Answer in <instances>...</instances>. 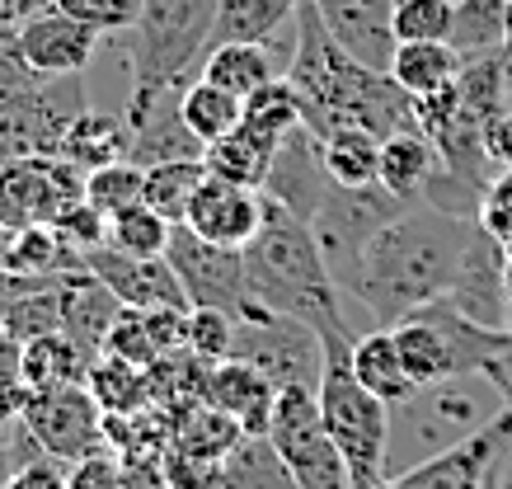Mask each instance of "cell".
Returning <instances> with one entry per match:
<instances>
[{"label": "cell", "mask_w": 512, "mask_h": 489, "mask_svg": "<svg viewBox=\"0 0 512 489\" xmlns=\"http://www.w3.org/2000/svg\"><path fill=\"white\" fill-rule=\"evenodd\" d=\"M475 231H480V217L437 203H409L390 226L372 236L353 287H348V301H362L376 330H390L395 320L433 306L456 287Z\"/></svg>", "instance_id": "cell-1"}, {"label": "cell", "mask_w": 512, "mask_h": 489, "mask_svg": "<svg viewBox=\"0 0 512 489\" xmlns=\"http://www.w3.org/2000/svg\"><path fill=\"white\" fill-rule=\"evenodd\" d=\"M282 80L296 90L301 123L315 137H329L339 127H362L386 142L395 132L419 127L414 99L390 80V71L362 66L353 52L339 48V38L325 29L315 0H301V10H296V52Z\"/></svg>", "instance_id": "cell-2"}, {"label": "cell", "mask_w": 512, "mask_h": 489, "mask_svg": "<svg viewBox=\"0 0 512 489\" xmlns=\"http://www.w3.org/2000/svg\"><path fill=\"white\" fill-rule=\"evenodd\" d=\"M245 278H249V301H259V306H268V311H278L287 320H301L306 330L320 334V344L357 339V330L343 316L348 292L329 273L311 226L292 217L273 198L264 207L259 236L245 245Z\"/></svg>", "instance_id": "cell-3"}, {"label": "cell", "mask_w": 512, "mask_h": 489, "mask_svg": "<svg viewBox=\"0 0 512 489\" xmlns=\"http://www.w3.org/2000/svg\"><path fill=\"white\" fill-rule=\"evenodd\" d=\"M217 0H141L137 24L127 29L132 95L123 118L151 109L156 99L184 85V71L212 48Z\"/></svg>", "instance_id": "cell-4"}, {"label": "cell", "mask_w": 512, "mask_h": 489, "mask_svg": "<svg viewBox=\"0 0 512 489\" xmlns=\"http://www.w3.org/2000/svg\"><path fill=\"white\" fill-rule=\"evenodd\" d=\"M353 339L325 344V372H320V414L343 466L353 475V489H381L390 480V433H395V410L381 395H372L348 367Z\"/></svg>", "instance_id": "cell-5"}, {"label": "cell", "mask_w": 512, "mask_h": 489, "mask_svg": "<svg viewBox=\"0 0 512 489\" xmlns=\"http://www.w3.org/2000/svg\"><path fill=\"white\" fill-rule=\"evenodd\" d=\"M390 334H395V348H400L409 381L419 391H428V386H447V381L484 377V367H489V358L498 353L508 330H489L480 320L461 316L442 297L433 306L414 311V316L395 320Z\"/></svg>", "instance_id": "cell-6"}, {"label": "cell", "mask_w": 512, "mask_h": 489, "mask_svg": "<svg viewBox=\"0 0 512 489\" xmlns=\"http://www.w3.org/2000/svg\"><path fill=\"white\" fill-rule=\"evenodd\" d=\"M268 438L278 447L282 466L292 471L296 489H353V475L325 428L315 386H282L268 419Z\"/></svg>", "instance_id": "cell-7"}, {"label": "cell", "mask_w": 512, "mask_h": 489, "mask_svg": "<svg viewBox=\"0 0 512 489\" xmlns=\"http://www.w3.org/2000/svg\"><path fill=\"white\" fill-rule=\"evenodd\" d=\"M404 207L409 203H400V198L386 193L381 184H367V189H339V184H329L325 203H320V212L311 217V236L343 292L353 287L357 264H362L372 236L400 217Z\"/></svg>", "instance_id": "cell-8"}, {"label": "cell", "mask_w": 512, "mask_h": 489, "mask_svg": "<svg viewBox=\"0 0 512 489\" xmlns=\"http://www.w3.org/2000/svg\"><path fill=\"white\" fill-rule=\"evenodd\" d=\"M231 358L259 367L278 386H320V372H325V344H320V334L306 330L301 320H287L278 311H268L259 301H249L245 311L235 316Z\"/></svg>", "instance_id": "cell-9"}, {"label": "cell", "mask_w": 512, "mask_h": 489, "mask_svg": "<svg viewBox=\"0 0 512 489\" xmlns=\"http://www.w3.org/2000/svg\"><path fill=\"white\" fill-rule=\"evenodd\" d=\"M85 198V174L57 151L0 160V231L52 226Z\"/></svg>", "instance_id": "cell-10"}, {"label": "cell", "mask_w": 512, "mask_h": 489, "mask_svg": "<svg viewBox=\"0 0 512 489\" xmlns=\"http://www.w3.org/2000/svg\"><path fill=\"white\" fill-rule=\"evenodd\" d=\"M19 428L29 433V442L43 457L57 461H80L109 447V428H104V410L90 395L85 381L71 386H47V391H29Z\"/></svg>", "instance_id": "cell-11"}, {"label": "cell", "mask_w": 512, "mask_h": 489, "mask_svg": "<svg viewBox=\"0 0 512 489\" xmlns=\"http://www.w3.org/2000/svg\"><path fill=\"white\" fill-rule=\"evenodd\" d=\"M165 259L174 264L179 283H184L188 306H217V311H226V316H240V311L249 306L245 250L207 245V240L193 236L188 226H174Z\"/></svg>", "instance_id": "cell-12"}, {"label": "cell", "mask_w": 512, "mask_h": 489, "mask_svg": "<svg viewBox=\"0 0 512 489\" xmlns=\"http://www.w3.org/2000/svg\"><path fill=\"white\" fill-rule=\"evenodd\" d=\"M508 447H512V410L498 405L480 428H470L466 438H456L442 452H428L395 480H404L409 489H475L484 475L503 466Z\"/></svg>", "instance_id": "cell-13"}, {"label": "cell", "mask_w": 512, "mask_h": 489, "mask_svg": "<svg viewBox=\"0 0 512 489\" xmlns=\"http://www.w3.org/2000/svg\"><path fill=\"white\" fill-rule=\"evenodd\" d=\"M85 269L123 301V311H193L184 297V283H179V273H174L165 254L160 259H137V254L113 250L104 240L99 250L85 254Z\"/></svg>", "instance_id": "cell-14"}, {"label": "cell", "mask_w": 512, "mask_h": 489, "mask_svg": "<svg viewBox=\"0 0 512 489\" xmlns=\"http://www.w3.org/2000/svg\"><path fill=\"white\" fill-rule=\"evenodd\" d=\"M99 38L104 33H94L90 24H80L52 5L43 15H33L24 29H15V52L38 80H66L90 71Z\"/></svg>", "instance_id": "cell-15"}, {"label": "cell", "mask_w": 512, "mask_h": 489, "mask_svg": "<svg viewBox=\"0 0 512 489\" xmlns=\"http://www.w3.org/2000/svg\"><path fill=\"white\" fill-rule=\"evenodd\" d=\"M447 301L461 316L480 320L489 330H508V320H512L508 254H503L498 236L484 221H480V231H475V240H470L466 259H461V273H456V287L447 292Z\"/></svg>", "instance_id": "cell-16"}, {"label": "cell", "mask_w": 512, "mask_h": 489, "mask_svg": "<svg viewBox=\"0 0 512 489\" xmlns=\"http://www.w3.org/2000/svg\"><path fill=\"white\" fill-rule=\"evenodd\" d=\"M264 189H245V184H231V179H217L207 174L188 203L184 226L193 236H202L207 245H226V250H245L249 240L259 236L264 226Z\"/></svg>", "instance_id": "cell-17"}, {"label": "cell", "mask_w": 512, "mask_h": 489, "mask_svg": "<svg viewBox=\"0 0 512 489\" xmlns=\"http://www.w3.org/2000/svg\"><path fill=\"white\" fill-rule=\"evenodd\" d=\"M329 184H334V179H329L325 156H320V137H315L306 123L292 127V132L278 142V151H273L264 193L273 203L287 207L292 217H301L311 226V217L320 212V203H325Z\"/></svg>", "instance_id": "cell-18"}, {"label": "cell", "mask_w": 512, "mask_h": 489, "mask_svg": "<svg viewBox=\"0 0 512 489\" xmlns=\"http://www.w3.org/2000/svg\"><path fill=\"white\" fill-rule=\"evenodd\" d=\"M325 29L339 38L343 52H353L362 66L390 71L395 57V0H315Z\"/></svg>", "instance_id": "cell-19"}, {"label": "cell", "mask_w": 512, "mask_h": 489, "mask_svg": "<svg viewBox=\"0 0 512 489\" xmlns=\"http://www.w3.org/2000/svg\"><path fill=\"white\" fill-rule=\"evenodd\" d=\"M278 391H282L278 381H268L259 367L240 363V358L212 363V377H207V405H217L221 414H231L245 433H268Z\"/></svg>", "instance_id": "cell-20"}, {"label": "cell", "mask_w": 512, "mask_h": 489, "mask_svg": "<svg viewBox=\"0 0 512 489\" xmlns=\"http://www.w3.org/2000/svg\"><path fill=\"white\" fill-rule=\"evenodd\" d=\"M179 95L184 90H170L165 99H156L151 109H141L127 118L132 127V160L137 165H165V160H202L207 146L193 137V127L184 123L179 113Z\"/></svg>", "instance_id": "cell-21"}, {"label": "cell", "mask_w": 512, "mask_h": 489, "mask_svg": "<svg viewBox=\"0 0 512 489\" xmlns=\"http://www.w3.org/2000/svg\"><path fill=\"white\" fill-rule=\"evenodd\" d=\"M118 316H123V301L113 297L90 269L62 273V330L76 344H85L90 353H104V339H109Z\"/></svg>", "instance_id": "cell-22"}, {"label": "cell", "mask_w": 512, "mask_h": 489, "mask_svg": "<svg viewBox=\"0 0 512 489\" xmlns=\"http://www.w3.org/2000/svg\"><path fill=\"white\" fill-rule=\"evenodd\" d=\"M437 170H442V151L423 137L419 127L395 132V137L381 142V174H376V184L386 193H395L400 203H423V193L437 179Z\"/></svg>", "instance_id": "cell-23"}, {"label": "cell", "mask_w": 512, "mask_h": 489, "mask_svg": "<svg viewBox=\"0 0 512 489\" xmlns=\"http://www.w3.org/2000/svg\"><path fill=\"white\" fill-rule=\"evenodd\" d=\"M57 156L71 160L80 174L104 170V165H113V160L132 156V127H127L123 113L85 109V113H76V118H71L62 146H57Z\"/></svg>", "instance_id": "cell-24"}, {"label": "cell", "mask_w": 512, "mask_h": 489, "mask_svg": "<svg viewBox=\"0 0 512 489\" xmlns=\"http://www.w3.org/2000/svg\"><path fill=\"white\" fill-rule=\"evenodd\" d=\"M348 367H353V377L367 386L372 395H381L390 410H400L404 400H414L419 386L409 381L404 372V358L400 348H395V334L390 330H367L353 339V353H348Z\"/></svg>", "instance_id": "cell-25"}, {"label": "cell", "mask_w": 512, "mask_h": 489, "mask_svg": "<svg viewBox=\"0 0 512 489\" xmlns=\"http://www.w3.org/2000/svg\"><path fill=\"white\" fill-rule=\"evenodd\" d=\"M94 358H99V353H90V348L76 344L66 330H57V334H47V339H33V344L19 348V372H24V386H29V391H47V386L85 381Z\"/></svg>", "instance_id": "cell-26"}, {"label": "cell", "mask_w": 512, "mask_h": 489, "mask_svg": "<svg viewBox=\"0 0 512 489\" xmlns=\"http://www.w3.org/2000/svg\"><path fill=\"white\" fill-rule=\"evenodd\" d=\"M456 76H461V52L451 48V43H395L390 80L409 99L437 95V90L456 85Z\"/></svg>", "instance_id": "cell-27"}, {"label": "cell", "mask_w": 512, "mask_h": 489, "mask_svg": "<svg viewBox=\"0 0 512 489\" xmlns=\"http://www.w3.org/2000/svg\"><path fill=\"white\" fill-rule=\"evenodd\" d=\"M273 151H278V142H268L254 127L240 123L235 132H226L221 142L207 146L202 165H207V174H217V179H231V184H245V189H264Z\"/></svg>", "instance_id": "cell-28"}, {"label": "cell", "mask_w": 512, "mask_h": 489, "mask_svg": "<svg viewBox=\"0 0 512 489\" xmlns=\"http://www.w3.org/2000/svg\"><path fill=\"white\" fill-rule=\"evenodd\" d=\"M296 10L301 0H217L212 43H268Z\"/></svg>", "instance_id": "cell-29"}, {"label": "cell", "mask_w": 512, "mask_h": 489, "mask_svg": "<svg viewBox=\"0 0 512 489\" xmlns=\"http://www.w3.org/2000/svg\"><path fill=\"white\" fill-rule=\"evenodd\" d=\"M273 76L278 71H273L268 43H212L207 62H202V80H212V85H221V90H231L240 99H249Z\"/></svg>", "instance_id": "cell-30"}, {"label": "cell", "mask_w": 512, "mask_h": 489, "mask_svg": "<svg viewBox=\"0 0 512 489\" xmlns=\"http://www.w3.org/2000/svg\"><path fill=\"white\" fill-rule=\"evenodd\" d=\"M221 489H296L268 433H245L221 461Z\"/></svg>", "instance_id": "cell-31"}, {"label": "cell", "mask_w": 512, "mask_h": 489, "mask_svg": "<svg viewBox=\"0 0 512 489\" xmlns=\"http://www.w3.org/2000/svg\"><path fill=\"white\" fill-rule=\"evenodd\" d=\"M320 156L339 189H367L381 174V137L362 132V127H339V132L320 137Z\"/></svg>", "instance_id": "cell-32"}, {"label": "cell", "mask_w": 512, "mask_h": 489, "mask_svg": "<svg viewBox=\"0 0 512 489\" xmlns=\"http://www.w3.org/2000/svg\"><path fill=\"white\" fill-rule=\"evenodd\" d=\"M179 113H184V123L193 127V137H198L202 146H212V142H221L226 132L240 127V118H245V99L198 76L184 95H179Z\"/></svg>", "instance_id": "cell-33"}, {"label": "cell", "mask_w": 512, "mask_h": 489, "mask_svg": "<svg viewBox=\"0 0 512 489\" xmlns=\"http://www.w3.org/2000/svg\"><path fill=\"white\" fill-rule=\"evenodd\" d=\"M57 330H62V273L57 278H33V287L19 292L10 316H5V339L24 348Z\"/></svg>", "instance_id": "cell-34"}, {"label": "cell", "mask_w": 512, "mask_h": 489, "mask_svg": "<svg viewBox=\"0 0 512 489\" xmlns=\"http://www.w3.org/2000/svg\"><path fill=\"white\" fill-rule=\"evenodd\" d=\"M85 386H90V395L99 400L104 414H137L151 405V372H141L132 363H118L109 353H99L90 363Z\"/></svg>", "instance_id": "cell-35"}, {"label": "cell", "mask_w": 512, "mask_h": 489, "mask_svg": "<svg viewBox=\"0 0 512 489\" xmlns=\"http://www.w3.org/2000/svg\"><path fill=\"white\" fill-rule=\"evenodd\" d=\"M508 5L512 0H456V24H451V48L461 57L508 48Z\"/></svg>", "instance_id": "cell-36"}, {"label": "cell", "mask_w": 512, "mask_h": 489, "mask_svg": "<svg viewBox=\"0 0 512 489\" xmlns=\"http://www.w3.org/2000/svg\"><path fill=\"white\" fill-rule=\"evenodd\" d=\"M240 438H245V428L235 424L231 414H221L217 405H207V400L170 419V442H179V447L198 452V457H212V461L231 457V447Z\"/></svg>", "instance_id": "cell-37"}, {"label": "cell", "mask_w": 512, "mask_h": 489, "mask_svg": "<svg viewBox=\"0 0 512 489\" xmlns=\"http://www.w3.org/2000/svg\"><path fill=\"white\" fill-rule=\"evenodd\" d=\"M202 179H207V165H202V160H165V165H146V193H141V203L156 207L160 217L174 221V226H184L188 203H193V193H198Z\"/></svg>", "instance_id": "cell-38"}, {"label": "cell", "mask_w": 512, "mask_h": 489, "mask_svg": "<svg viewBox=\"0 0 512 489\" xmlns=\"http://www.w3.org/2000/svg\"><path fill=\"white\" fill-rule=\"evenodd\" d=\"M170 231L174 221H165L156 207L146 203H132L109 217V245L123 254H137V259H160L170 250Z\"/></svg>", "instance_id": "cell-39"}, {"label": "cell", "mask_w": 512, "mask_h": 489, "mask_svg": "<svg viewBox=\"0 0 512 489\" xmlns=\"http://www.w3.org/2000/svg\"><path fill=\"white\" fill-rule=\"evenodd\" d=\"M245 127H254L268 142H282L292 127H301V104H296V90L282 76H273L268 85H259L254 95L245 99Z\"/></svg>", "instance_id": "cell-40"}, {"label": "cell", "mask_w": 512, "mask_h": 489, "mask_svg": "<svg viewBox=\"0 0 512 489\" xmlns=\"http://www.w3.org/2000/svg\"><path fill=\"white\" fill-rule=\"evenodd\" d=\"M141 193H146V165H137L132 156L85 174V203H90L94 212H104V217L141 203Z\"/></svg>", "instance_id": "cell-41"}, {"label": "cell", "mask_w": 512, "mask_h": 489, "mask_svg": "<svg viewBox=\"0 0 512 489\" xmlns=\"http://www.w3.org/2000/svg\"><path fill=\"white\" fill-rule=\"evenodd\" d=\"M456 0H395V43H451Z\"/></svg>", "instance_id": "cell-42"}, {"label": "cell", "mask_w": 512, "mask_h": 489, "mask_svg": "<svg viewBox=\"0 0 512 489\" xmlns=\"http://www.w3.org/2000/svg\"><path fill=\"white\" fill-rule=\"evenodd\" d=\"M104 353L118 358V363L141 367V372H151V367L165 358L160 344H156V330H151V320H146V311H123V316L113 320L109 339H104Z\"/></svg>", "instance_id": "cell-43"}, {"label": "cell", "mask_w": 512, "mask_h": 489, "mask_svg": "<svg viewBox=\"0 0 512 489\" xmlns=\"http://www.w3.org/2000/svg\"><path fill=\"white\" fill-rule=\"evenodd\" d=\"M160 489H221V461L198 457L179 442H165L160 452Z\"/></svg>", "instance_id": "cell-44"}, {"label": "cell", "mask_w": 512, "mask_h": 489, "mask_svg": "<svg viewBox=\"0 0 512 489\" xmlns=\"http://www.w3.org/2000/svg\"><path fill=\"white\" fill-rule=\"evenodd\" d=\"M235 344V316L217 311V306H193L188 311V348L207 358V363H226Z\"/></svg>", "instance_id": "cell-45"}, {"label": "cell", "mask_w": 512, "mask_h": 489, "mask_svg": "<svg viewBox=\"0 0 512 489\" xmlns=\"http://www.w3.org/2000/svg\"><path fill=\"white\" fill-rule=\"evenodd\" d=\"M66 489H137V480L127 475L123 457H118L113 447H99V452H90V457L71 461Z\"/></svg>", "instance_id": "cell-46"}, {"label": "cell", "mask_w": 512, "mask_h": 489, "mask_svg": "<svg viewBox=\"0 0 512 489\" xmlns=\"http://www.w3.org/2000/svg\"><path fill=\"white\" fill-rule=\"evenodd\" d=\"M57 10L90 24L94 33H127L141 15V0H57Z\"/></svg>", "instance_id": "cell-47"}, {"label": "cell", "mask_w": 512, "mask_h": 489, "mask_svg": "<svg viewBox=\"0 0 512 489\" xmlns=\"http://www.w3.org/2000/svg\"><path fill=\"white\" fill-rule=\"evenodd\" d=\"M0 489H66V461L38 452V457L19 461L15 471L5 475V485Z\"/></svg>", "instance_id": "cell-48"}, {"label": "cell", "mask_w": 512, "mask_h": 489, "mask_svg": "<svg viewBox=\"0 0 512 489\" xmlns=\"http://www.w3.org/2000/svg\"><path fill=\"white\" fill-rule=\"evenodd\" d=\"M480 151H484V160H489V165H512V104L484 118Z\"/></svg>", "instance_id": "cell-49"}, {"label": "cell", "mask_w": 512, "mask_h": 489, "mask_svg": "<svg viewBox=\"0 0 512 489\" xmlns=\"http://www.w3.org/2000/svg\"><path fill=\"white\" fill-rule=\"evenodd\" d=\"M24 400H29L24 372L19 367H0V433L15 424V414H24Z\"/></svg>", "instance_id": "cell-50"}, {"label": "cell", "mask_w": 512, "mask_h": 489, "mask_svg": "<svg viewBox=\"0 0 512 489\" xmlns=\"http://www.w3.org/2000/svg\"><path fill=\"white\" fill-rule=\"evenodd\" d=\"M52 5H57V0H0V33L24 29L33 15H43Z\"/></svg>", "instance_id": "cell-51"}, {"label": "cell", "mask_w": 512, "mask_h": 489, "mask_svg": "<svg viewBox=\"0 0 512 489\" xmlns=\"http://www.w3.org/2000/svg\"><path fill=\"white\" fill-rule=\"evenodd\" d=\"M24 287H33V278L0 269V339H5V316H10V306H15V297L24 292Z\"/></svg>", "instance_id": "cell-52"}, {"label": "cell", "mask_w": 512, "mask_h": 489, "mask_svg": "<svg viewBox=\"0 0 512 489\" xmlns=\"http://www.w3.org/2000/svg\"><path fill=\"white\" fill-rule=\"evenodd\" d=\"M498 471H503V466H498ZM498 471H489V475H484V480H480V485H475V489H498Z\"/></svg>", "instance_id": "cell-53"}, {"label": "cell", "mask_w": 512, "mask_h": 489, "mask_svg": "<svg viewBox=\"0 0 512 489\" xmlns=\"http://www.w3.org/2000/svg\"><path fill=\"white\" fill-rule=\"evenodd\" d=\"M381 489H409V485H404V480H395V475H390V480H386V485H381Z\"/></svg>", "instance_id": "cell-54"}, {"label": "cell", "mask_w": 512, "mask_h": 489, "mask_svg": "<svg viewBox=\"0 0 512 489\" xmlns=\"http://www.w3.org/2000/svg\"><path fill=\"white\" fill-rule=\"evenodd\" d=\"M508 52H512V5H508Z\"/></svg>", "instance_id": "cell-55"}]
</instances>
